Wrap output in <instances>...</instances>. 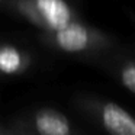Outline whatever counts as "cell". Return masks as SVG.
<instances>
[{
  "label": "cell",
  "instance_id": "obj_1",
  "mask_svg": "<svg viewBox=\"0 0 135 135\" xmlns=\"http://www.w3.org/2000/svg\"><path fill=\"white\" fill-rule=\"evenodd\" d=\"M99 122L109 135H135V118L118 103H103L99 109Z\"/></svg>",
  "mask_w": 135,
  "mask_h": 135
},
{
  "label": "cell",
  "instance_id": "obj_2",
  "mask_svg": "<svg viewBox=\"0 0 135 135\" xmlns=\"http://www.w3.org/2000/svg\"><path fill=\"white\" fill-rule=\"evenodd\" d=\"M38 135H73L70 120L64 113L55 109H41L33 118Z\"/></svg>",
  "mask_w": 135,
  "mask_h": 135
},
{
  "label": "cell",
  "instance_id": "obj_3",
  "mask_svg": "<svg viewBox=\"0 0 135 135\" xmlns=\"http://www.w3.org/2000/svg\"><path fill=\"white\" fill-rule=\"evenodd\" d=\"M57 44L67 52H80L89 45V33L84 26L79 23H67L64 28L57 31Z\"/></svg>",
  "mask_w": 135,
  "mask_h": 135
},
{
  "label": "cell",
  "instance_id": "obj_4",
  "mask_svg": "<svg viewBox=\"0 0 135 135\" xmlns=\"http://www.w3.org/2000/svg\"><path fill=\"white\" fill-rule=\"evenodd\" d=\"M36 7L45 22L55 31L71 21V10L64 0H36Z\"/></svg>",
  "mask_w": 135,
  "mask_h": 135
},
{
  "label": "cell",
  "instance_id": "obj_5",
  "mask_svg": "<svg viewBox=\"0 0 135 135\" xmlns=\"http://www.w3.org/2000/svg\"><path fill=\"white\" fill-rule=\"evenodd\" d=\"M22 55L10 47L0 48V71L3 74H15L22 68Z\"/></svg>",
  "mask_w": 135,
  "mask_h": 135
},
{
  "label": "cell",
  "instance_id": "obj_6",
  "mask_svg": "<svg viewBox=\"0 0 135 135\" xmlns=\"http://www.w3.org/2000/svg\"><path fill=\"white\" fill-rule=\"evenodd\" d=\"M120 80H122V84L129 91L135 93V64H128L126 67L122 68Z\"/></svg>",
  "mask_w": 135,
  "mask_h": 135
}]
</instances>
